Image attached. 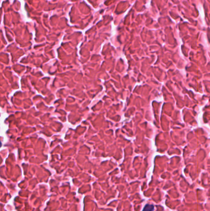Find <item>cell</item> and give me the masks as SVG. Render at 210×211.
I'll use <instances>...</instances> for the list:
<instances>
[{"instance_id":"cell-1","label":"cell","mask_w":210,"mask_h":211,"mask_svg":"<svg viewBox=\"0 0 210 211\" xmlns=\"http://www.w3.org/2000/svg\"><path fill=\"white\" fill-rule=\"evenodd\" d=\"M154 206L152 204H147L146 205L142 211H153Z\"/></svg>"}]
</instances>
